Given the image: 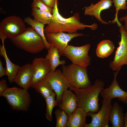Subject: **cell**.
<instances>
[{"mask_svg": "<svg viewBox=\"0 0 127 127\" xmlns=\"http://www.w3.org/2000/svg\"><path fill=\"white\" fill-rule=\"evenodd\" d=\"M58 2V0H56L53 8L50 23L44 28L45 34L60 32L74 33L77 32L78 31L83 30L86 28H90L93 30L97 29L98 25L96 23L87 25L81 23L79 12L75 13L73 16L68 18L63 17L59 12Z\"/></svg>", "mask_w": 127, "mask_h": 127, "instance_id": "obj_1", "label": "cell"}, {"mask_svg": "<svg viewBox=\"0 0 127 127\" xmlns=\"http://www.w3.org/2000/svg\"><path fill=\"white\" fill-rule=\"evenodd\" d=\"M104 83L99 79H96L92 85L83 88L71 86L77 99V107H81L86 112H97L99 110V96L104 89Z\"/></svg>", "mask_w": 127, "mask_h": 127, "instance_id": "obj_2", "label": "cell"}, {"mask_svg": "<svg viewBox=\"0 0 127 127\" xmlns=\"http://www.w3.org/2000/svg\"><path fill=\"white\" fill-rule=\"evenodd\" d=\"M11 40L16 47L31 53H39L45 48L41 37L31 27L27 28L23 33Z\"/></svg>", "mask_w": 127, "mask_h": 127, "instance_id": "obj_3", "label": "cell"}, {"mask_svg": "<svg viewBox=\"0 0 127 127\" xmlns=\"http://www.w3.org/2000/svg\"><path fill=\"white\" fill-rule=\"evenodd\" d=\"M28 90L17 87H8L0 96L4 97L12 109L27 111L31 99Z\"/></svg>", "mask_w": 127, "mask_h": 127, "instance_id": "obj_4", "label": "cell"}, {"mask_svg": "<svg viewBox=\"0 0 127 127\" xmlns=\"http://www.w3.org/2000/svg\"><path fill=\"white\" fill-rule=\"evenodd\" d=\"M62 69L63 73L71 86L83 88L91 85L86 67L72 64L67 66L63 65Z\"/></svg>", "mask_w": 127, "mask_h": 127, "instance_id": "obj_5", "label": "cell"}, {"mask_svg": "<svg viewBox=\"0 0 127 127\" xmlns=\"http://www.w3.org/2000/svg\"><path fill=\"white\" fill-rule=\"evenodd\" d=\"M20 17L13 15L3 19L0 23V38L2 42L6 38L11 39L23 33L27 28Z\"/></svg>", "mask_w": 127, "mask_h": 127, "instance_id": "obj_6", "label": "cell"}, {"mask_svg": "<svg viewBox=\"0 0 127 127\" xmlns=\"http://www.w3.org/2000/svg\"><path fill=\"white\" fill-rule=\"evenodd\" d=\"M91 46L90 44L79 47L68 45L62 56L69 59L73 64L87 67L90 65L91 60L88 55Z\"/></svg>", "mask_w": 127, "mask_h": 127, "instance_id": "obj_7", "label": "cell"}, {"mask_svg": "<svg viewBox=\"0 0 127 127\" xmlns=\"http://www.w3.org/2000/svg\"><path fill=\"white\" fill-rule=\"evenodd\" d=\"M46 77L56 94V99L58 105L61 102L64 91L71 86L62 71L59 69L54 71H50Z\"/></svg>", "mask_w": 127, "mask_h": 127, "instance_id": "obj_8", "label": "cell"}, {"mask_svg": "<svg viewBox=\"0 0 127 127\" xmlns=\"http://www.w3.org/2000/svg\"><path fill=\"white\" fill-rule=\"evenodd\" d=\"M111 100L108 99H103L101 108L96 113H87V116L92 119L91 122L86 123L84 127H108L109 114L112 106Z\"/></svg>", "mask_w": 127, "mask_h": 127, "instance_id": "obj_9", "label": "cell"}, {"mask_svg": "<svg viewBox=\"0 0 127 127\" xmlns=\"http://www.w3.org/2000/svg\"><path fill=\"white\" fill-rule=\"evenodd\" d=\"M119 31L121 40L118 43L119 46L115 51L113 60L109 64L112 70L115 71L124 65L127 66V32L122 25L119 27Z\"/></svg>", "mask_w": 127, "mask_h": 127, "instance_id": "obj_10", "label": "cell"}, {"mask_svg": "<svg viewBox=\"0 0 127 127\" xmlns=\"http://www.w3.org/2000/svg\"><path fill=\"white\" fill-rule=\"evenodd\" d=\"M85 35L81 33H66L63 32L45 34L46 39L50 45L58 49L60 56L62 55L63 52L68 45V43L72 39Z\"/></svg>", "mask_w": 127, "mask_h": 127, "instance_id": "obj_11", "label": "cell"}, {"mask_svg": "<svg viewBox=\"0 0 127 127\" xmlns=\"http://www.w3.org/2000/svg\"><path fill=\"white\" fill-rule=\"evenodd\" d=\"M121 68L114 73L113 80L107 88L104 89L100 93L103 99H112L117 98L118 100L127 104V92L123 90L120 87L116 79L117 76Z\"/></svg>", "mask_w": 127, "mask_h": 127, "instance_id": "obj_12", "label": "cell"}, {"mask_svg": "<svg viewBox=\"0 0 127 127\" xmlns=\"http://www.w3.org/2000/svg\"><path fill=\"white\" fill-rule=\"evenodd\" d=\"M31 64L33 75L30 87L44 78L50 71L49 61L45 58H36Z\"/></svg>", "mask_w": 127, "mask_h": 127, "instance_id": "obj_13", "label": "cell"}, {"mask_svg": "<svg viewBox=\"0 0 127 127\" xmlns=\"http://www.w3.org/2000/svg\"><path fill=\"white\" fill-rule=\"evenodd\" d=\"M112 0H100L95 4L91 3L89 6L84 7V15L94 16L101 24H107L110 23L103 20L100 13L102 11L109 8L112 6Z\"/></svg>", "mask_w": 127, "mask_h": 127, "instance_id": "obj_14", "label": "cell"}, {"mask_svg": "<svg viewBox=\"0 0 127 127\" xmlns=\"http://www.w3.org/2000/svg\"><path fill=\"white\" fill-rule=\"evenodd\" d=\"M33 75L31 64H27L20 67L14 82L22 88L28 90L30 87Z\"/></svg>", "mask_w": 127, "mask_h": 127, "instance_id": "obj_15", "label": "cell"}, {"mask_svg": "<svg viewBox=\"0 0 127 127\" xmlns=\"http://www.w3.org/2000/svg\"><path fill=\"white\" fill-rule=\"evenodd\" d=\"M58 106L59 109L64 111L69 117L77 107L76 96L71 90H65L62 95L61 102Z\"/></svg>", "mask_w": 127, "mask_h": 127, "instance_id": "obj_16", "label": "cell"}, {"mask_svg": "<svg viewBox=\"0 0 127 127\" xmlns=\"http://www.w3.org/2000/svg\"><path fill=\"white\" fill-rule=\"evenodd\" d=\"M87 113L82 108L77 107L68 117L66 127H84Z\"/></svg>", "mask_w": 127, "mask_h": 127, "instance_id": "obj_17", "label": "cell"}, {"mask_svg": "<svg viewBox=\"0 0 127 127\" xmlns=\"http://www.w3.org/2000/svg\"><path fill=\"white\" fill-rule=\"evenodd\" d=\"M4 42H2V45L0 48V55L4 59L6 65V75L8 77L9 82H14L17 74L20 67L18 65L13 63L8 58L4 45Z\"/></svg>", "mask_w": 127, "mask_h": 127, "instance_id": "obj_18", "label": "cell"}, {"mask_svg": "<svg viewBox=\"0 0 127 127\" xmlns=\"http://www.w3.org/2000/svg\"><path fill=\"white\" fill-rule=\"evenodd\" d=\"M109 119L112 127H124V114L122 108L117 102L112 106Z\"/></svg>", "mask_w": 127, "mask_h": 127, "instance_id": "obj_19", "label": "cell"}, {"mask_svg": "<svg viewBox=\"0 0 127 127\" xmlns=\"http://www.w3.org/2000/svg\"><path fill=\"white\" fill-rule=\"evenodd\" d=\"M60 56L58 49L51 45L50 48L48 49V53L45 57L49 61L51 71H55L56 67L59 65H64L65 64V60H60Z\"/></svg>", "mask_w": 127, "mask_h": 127, "instance_id": "obj_20", "label": "cell"}, {"mask_svg": "<svg viewBox=\"0 0 127 127\" xmlns=\"http://www.w3.org/2000/svg\"><path fill=\"white\" fill-rule=\"evenodd\" d=\"M115 48L113 43L108 40L101 41L98 45L96 50L98 57L103 58L110 56L113 52Z\"/></svg>", "mask_w": 127, "mask_h": 127, "instance_id": "obj_21", "label": "cell"}, {"mask_svg": "<svg viewBox=\"0 0 127 127\" xmlns=\"http://www.w3.org/2000/svg\"><path fill=\"white\" fill-rule=\"evenodd\" d=\"M46 76L30 87L40 93L45 100L54 92L51 85L47 81Z\"/></svg>", "mask_w": 127, "mask_h": 127, "instance_id": "obj_22", "label": "cell"}, {"mask_svg": "<svg viewBox=\"0 0 127 127\" xmlns=\"http://www.w3.org/2000/svg\"><path fill=\"white\" fill-rule=\"evenodd\" d=\"M24 22L30 25L41 37L45 44V48L49 49L50 45L47 41L44 32V25L34 20L28 16L25 17L23 20Z\"/></svg>", "mask_w": 127, "mask_h": 127, "instance_id": "obj_23", "label": "cell"}, {"mask_svg": "<svg viewBox=\"0 0 127 127\" xmlns=\"http://www.w3.org/2000/svg\"><path fill=\"white\" fill-rule=\"evenodd\" d=\"M31 15L34 20L44 25L49 24L52 17L51 13L35 7L32 8Z\"/></svg>", "mask_w": 127, "mask_h": 127, "instance_id": "obj_24", "label": "cell"}, {"mask_svg": "<svg viewBox=\"0 0 127 127\" xmlns=\"http://www.w3.org/2000/svg\"><path fill=\"white\" fill-rule=\"evenodd\" d=\"M56 96V94L54 92L45 100L46 105L45 116L47 119L50 122H51L52 120L53 108L58 105L55 98Z\"/></svg>", "mask_w": 127, "mask_h": 127, "instance_id": "obj_25", "label": "cell"}, {"mask_svg": "<svg viewBox=\"0 0 127 127\" xmlns=\"http://www.w3.org/2000/svg\"><path fill=\"white\" fill-rule=\"evenodd\" d=\"M127 0H112L114 6L115 8L116 13L114 19L111 21V24L116 23L119 27L122 25L119 21L118 17V14L120 10H125L127 9Z\"/></svg>", "mask_w": 127, "mask_h": 127, "instance_id": "obj_26", "label": "cell"}, {"mask_svg": "<svg viewBox=\"0 0 127 127\" xmlns=\"http://www.w3.org/2000/svg\"><path fill=\"white\" fill-rule=\"evenodd\" d=\"M54 113L56 120V127H66L68 116L64 111L57 109Z\"/></svg>", "mask_w": 127, "mask_h": 127, "instance_id": "obj_27", "label": "cell"}, {"mask_svg": "<svg viewBox=\"0 0 127 127\" xmlns=\"http://www.w3.org/2000/svg\"><path fill=\"white\" fill-rule=\"evenodd\" d=\"M31 6L32 8H36L41 10L47 12L52 14L53 10V8L46 5L41 0H33Z\"/></svg>", "mask_w": 127, "mask_h": 127, "instance_id": "obj_28", "label": "cell"}, {"mask_svg": "<svg viewBox=\"0 0 127 127\" xmlns=\"http://www.w3.org/2000/svg\"><path fill=\"white\" fill-rule=\"evenodd\" d=\"M8 87L6 80L2 79L0 81V95Z\"/></svg>", "mask_w": 127, "mask_h": 127, "instance_id": "obj_29", "label": "cell"}, {"mask_svg": "<svg viewBox=\"0 0 127 127\" xmlns=\"http://www.w3.org/2000/svg\"><path fill=\"white\" fill-rule=\"evenodd\" d=\"M48 7L53 8L55 5L56 0H41Z\"/></svg>", "mask_w": 127, "mask_h": 127, "instance_id": "obj_30", "label": "cell"}, {"mask_svg": "<svg viewBox=\"0 0 127 127\" xmlns=\"http://www.w3.org/2000/svg\"><path fill=\"white\" fill-rule=\"evenodd\" d=\"M119 20L120 22H124L125 24L123 28L127 32V14L124 16L120 17Z\"/></svg>", "mask_w": 127, "mask_h": 127, "instance_id": "obj_31", "label": "cell"}, {"mask_svg": "<svg viewBox=\"0 0 127 127\" xmlns=\"http://www.w3.org/2000/svg\"><path fill=\"white\" fill-rule=\"evenodd\" d=\"M6 68H4L3 66V64L1 60H0V77L6 75Z\"/></svg>", "mask_w": 127, "mask_h": 127, "instance_id": "obj_32", "label": "cell"}, {"mask_svg": "<svg viewBox=\"0 0 127 127\" xmlns=\"http://www.w3.org/2000/svg\"><path fill=\"white\" fill-rule=\"evenodd\" d=\"M124 127H127V111L124 114Z\"/></svg>", "mask_w": 127, "mask_h": 127, "instance_id": "obj_33", "label": "cell"}, {"mask_svg": "<svg viewBox=\"0 0 127 127\" xmlns=\"http://www.w3.org/2000/svg\"></svg>", "mask_w": 127, "mask_h": 127, "instance_id": "obj_34", "label": "cell"}]
</instances>
